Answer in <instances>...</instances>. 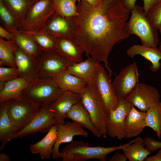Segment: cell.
Wrapping results in <instances>:
<instances>
[{"instance_id":"6da1fadb","label":"cell","mask_w":161,"mask_h":161,"mask_svg":"<svg viewBox=\"0 0 161 161\" xmlns=\"http://www.w3.org/2000/svg\"><path fill=\"white\" fill-rule=\"evenodd\" d=\"M78 15L74 17L77 32L73 41L89 55L100 62L112 75L108 61L114 46L129 36L124 25L130 13L123 6L121 0H102L93 7L85 0L77 4Z\"/></svg>"},{"instance_id":"7a4b0ae2","label":"cell","mask_w":161,"mask_h":161,"mask_svg":"<svg viewBox=\"0 0 161 161\" xmlns=\"http://www.w3.org/2000/svg\"><path fill=\"white\" fill-rule=\"evenodd\" d=\"M135 140L134 139L127 143L108 147H91L89 143L82 140H73L62 149L60 157L62 158L63 161H85L92 159L106 161L109 153L118 150L125 149Z\"/></svg>"},{"instance_id":"3957f363","label":"cell","mask_w":161,"mask_h":161,"mask_svg":"<svg viewBox=\"0 0 161 161\" xmlns=\"http://www.w3.org/2000/svg\"><path fill=\"white\" fill-rule=\"evenodd\" d=\"M130 13L129 20L124 25L126 32L129 35L137 36L140 39L142 45L145 46L157 47V30L150 24L143 7L136 5Z\"/></svg>"},{"instance_id":"277c9868","label":"cell","mask_w":161,"mask_h":161,"mask_svg":"<svg viewBox=\"0 0 161 161\" xmlns=\"http://www.w3.org/2000/svg\"><path fill=\"white\" fill-rule=\"evenodd\" d=\"M55 12L52 0H39L34 2L22 20L18 30L22 32L42 31Z\"/></svg>"},{"instance_id":"5b68a950","label":"cell","mask_w":161,"mask_h":161,"mask_svg":"<svg viewBox=\"0 0 161 161\" xmlns=\"http://www.w3.org/2000/svg\"><path fill=\"white\" fill-rule=\"evenodd\" d=\"M64 92L52 78H38L23 92L21 95L38 104L41 108L48 106Z\"/></svg>"},{"instance_id":"8992f818","label":"cell","mask_w":161,"mask_h":161,"mask_svg":"<svg viewBox=\"0 0 161 161\" xmlns=\"http://www.w3.org/2000/svg\"><path fill=\"white\" fill-rule=\"evenodd\" d=\"M81 102L88 112L92 121L100 134L106 138L107 114L103 102L95 85H87L80 94Z\"/></svg>"},{"instance_id":"52a82bcc","label":"cell","mask_w":161,"mask_h":161,"mask_svg":"<svg viewBox=\"0 0 161 161\" xmlns=\"http://www.w3.org/2000/svg\"><path fill=\"white\" fill-rule=\"evenodd\" d=\"M40 109L38 104L22 95L9 100L7 112L17 133L31 122Z\"/></svg>"},{"instance_id":"ba28073f","label":"cell","mask_w":161,"mask_h":161,"mask_svg":"<svg viewBox=\"0 0 161 161\" xmlns=\"http://www.w3.org/2000/svg\"><path fill=\"white\" fill-rule=\"evenodd\" d=\"M35 60L38 77L40 78H52L59 72L66 70L74 64L56 52L42 51Z\"/></svg>"},{"instance_id":"9c48e42d","label":"cell","mask_w":161,"mask_h":161,"mask_svg":"<svg viewBox=\"0 0 161 161\" xmlns=\"http://www.w3.org/2000/svg\"><path fill=\"white\" fill-rule=\"evenodd\" d=\"M133 105L126 99L119 100L118 105L114 110L110 109L106 123V133L111 137L121 140L127 138L125 132L126 118Z\"/></svg>"},{"instance_id":"30bf717a","label":"cell","mask_w":161,"mask_h":161,"mask_svg":"<svg viewBox=\"0 0 161 161\" xmlns=\"http://www.w3.org/2000/svg\"><path fill=\"white\" fill-rule=\"evenodd\" d=\"M140 75L135 62L122 69L112 82V86L119 100L126 99L139 82Z\"/></svg>"},{"instance_id":"8fae6325","label":"cell","mask_w":161,"mask_h":161,"mask_svg":"<svg viewBox=\"0 0 161 161\" xmlns=\"http://www.w3.org/2000/svg\"><path fill=\"white\" fill-rule=\"evenodd\" d=\"M60 123L55 113L48 106L40 108L31 121L24 128L16 133L12 140L21 138L37 132H47L54 125Z\"/></svg>"},{"instance_id":"7c38bea8","label":"cell","mask_w":161,"mask_h":161,"mask_svg":"<svg viewBox=\"0 0 161 161\" xmlns=\"http://www.w3.org/2000/svg\"><path fill=\"white\" fill-rule=\"evenodd\" d=\"M55 38L73 40L77 32L74 17H64L56 12L49 18L42 30Z\"/></svg>"},{"instance_id":"4fadbf2b","label":"cell","mask_w":161,"mask_h":161,"mask_svg":"<svg viewBox=\"0 0 161 161\" xmlns=\"http://www.w3.org/2000/svg\"><path fill=\"white\" fill-rule=\"evenodd\" d=\"M160 97L156 88L139 82L126 99L140 111L146 112L160 101Z\"/></svg>"},{"instance_id":"5bb4252c","label":"cell","mask_w":161,"mask_h":161,"mask_svg":"<svg viewBox=\"0 0 161 161\" xmlns=\"http://www.w3.org/2000/svg\"><path fill=\"white\" fill-rule=\"evenodd\" d=\"M110 77L101 65L95 85L103 102L107 115L110 110L115 109L119 103L112 89Z\"/></svg>"},{"instance_id":"9a60e30c","label":"cell","mask_w":161,"mask_h":161,"mask_svg":"<svg viewBox=\"0 0 161 161\" xmlns=\"http://www.w3.org/2000/svg\"><path fill=\"white\" fill-rule=\"evenodd\" d=\"M58 137L53 147L52 157L53 159L60 157L59 151L60 145L62 143H69L73 141L75 136H81L85 137L88 136V132L85 130L81 126L73 122L65 121V123L56 124Z\"/></svg>"},{"instance_id":"2e32d148","label":"cell","mask_w":161,"mask_h":161,"mask_svg":"<svg viewBox=\"0 0 161 161\" xmlns=\"http://www.w3.org/2000/svg\"><path fill=\"white\" fill-rule=\"evenodd\" d=\"M101 65L92 57H89L81 62L74 63L66 70L70 73L83 80L87 85L93 86L95 85Z\"/></svg>"},{"instance_id":"e0dca14e","label":"cell","mask_w":161,"mask_h":161,"mask_svg":"<svg viewBox=\"0 0 161 161\" xmlns=\"http://www.w3.org/2000/svg\"><path fill=\"white\" fill-rule=\"evenodd\" d=\"M14 54L19 77L31 83L37 79V68L35 60L18 47Z\"/></svg>"},{"instance_id":"ac0fdd59","label":"cell","mask_w":161,"mask_h":161,"mask_svg":"<svg viewBox=\"0 0 161 161\" xmlns=\"http://www.w3.org/2000/svg\"><path fill=\"white\" fill-rule=\"evenodd\" d=\"M80 101V94L70 91H65L50 104L48 108L55 113L59 123L64 124L67 113L73 106Z\"/></svg>"},{"instance_id":"d6986e66","label":"cell","mask_w":161,"mask_h":161,"mask_svg":"<svg viewBox=\"0 0 161 161\" xmlns=\"http://www.w3.org/2000/svg\"><path fill=\"white\" fill-rule=\"evenodd\" d=\"M126 53L131 58H134L137 55H140L151 62L152 65L150 67L154 72L158 71L160 69L161 64V50L158 47H147L143 45L135 44L128 49Z\"/></svg>"},{"instance_id":"ffe728a7","label":"cell","mask_w":161,"mask_h":161,"mask_svg":"<svg viewBox=\"0 0 161 161\" xmlns=\"http://www.w3.org/2000/svg\"><path fill=\"white\" fill-rule=\"evenodd\" d=\"M56 52L74 63L84 61L82 57L83 50L73 40L63 38H57Z\"/></svg>"},{"instance_id":"44dd1931","label":"cell","mask_w":161,"mask_h":161,"mask_svg":"<svg viewBox=\"0 0 161 161\" xmlns=\"http://www.w3.org/2000/svg\"><path fill=\"white\" fill-rule=\"evenodd\" d=\"M146 113L145 112L137 110L133 106L125 120V130L127 138L137 137L146 127Z\"/></svg>"},{"instance_id":"7402d4cb","label":"cell","mask_w":161,"mask_h":161,"mask_svg":"<svg viewBox=\"0 0 161 161\" xmlns=\"http://www.w3.org/2000/svg\"><path fill=\"white\" fill-rule=\"evenodd\" d=\"M58 137L57 125L53 126L46 136L38 142L30 145V149L31 153L39 154L42 160L49 159Z\"/></svg>"},{"instance_id":"603a6c76","label":"cell","mask_w":161,"mask_h":161,"mask_svg":"<svg viewBox=\"0 0 161 161\" xmlns=\"http://www.w3.org/2000/svg\"><path fill=\"white\" fill-rule=\"evenodd\" d=\"M69 118L82 127L89 130L95 136L99 138L101 135L92 123L90 115L80 101L73 106L67 113Z\"/></svg>"},{"instance_id":"cb8c5ba5","label":"cell","mask_w":161,"mask_h":161,"mask_svg":"<svg viewBox=\"0 0 161 161\" xmlns=\"http://www.w3.org/2000/svg\"><path fill=\"white\" fill-rule=\"evenodd\" d=\"M9 100L0 102V150L4 148L17 133L7 112Z\"/></svg>"},{"instance_id":"d4e9b609","label":"cell","mask_w":161,"mask_h":161,"mask_svg":"<svg viewBox=\"0 0 161 161\" xmlns=\"http://www.w3.org/2000/svg\"><path fill=\"white\" fill-rule=\"evenodd\" d=\"M52 78L64 92L70 91L80 94L87 86L83 80L66 70L59 72Z\"/></svg>"},{"instance_id":"484cf974","label":"cell","mask_w":161,"mask_h":161,"mask_svg":"<svg viewBox=\"0 0 161 161\" xmlns=\"http://www.w3.org/2000/svg\"><path fill=\"white\" fill-rule=\"evenodd\" d=\"M31 83L19 77L6 82L4 88L0 91V102L20 97Z\"/></svg>"},{"instance_id":"4316f807","label":"cell","mask_w":161,"mask_h":161,"mask_svg":"<svg viewBox=\"0 0 161 161\" xmlns=\"http://www.w3.org/2000/svg\"><path fill=\"white\" fill-rule=\"evenodd\" d=\"M13 16L18 29L27 12L34 2V0H1Z\"/></svg>"},{"instance_id":"83f0119b","label":"cell","mask_w":161,"mask_h":161,"mask_svg":"<svg viewBox=\"0 0 161 161\" xmlns=\"http://www.w3.org/2000/svg\"><path fill=\"white\" fill-rule=\"evenodd\" d=\"M14 41L18 47L34 59L42 51L26 33L18 31L14 34Z\"/></svg>"},{"instance_id":"f1b7e54d","label":"cell","mask_w":161,"mask_h":161,"mask_svg":"<svg viewBox=\"0 0 161 161\" xmlns=\"http://www.w3.org/2000/svg\"><path fill=\"white\" fill-rule=\"evenodd\" d=\"M17 47L14 41H8L0 37V67H16L14 52Z\"/></svg>"},{"instance_id":"f546056e","label":"cell","mask_w":161,"mask_h":161,"mask_svg":"<svg viewBox=\"0 0 161 161\" xmlns=\"http://www.w3.org/2000/svg\"><path fill=\"white\" fill-rule=\"evenodd\" d=\"M144 140L139 137L126 149L123 154L129 161H144L151 153L144 147Z\"/></svg>"},{"instance_id":"4dcf8cb0","label":"cell","mask_w":161,"mask_h":161,"mask_svg":"<svg viewBox=\"0 0 161 161\" xmlns=\"http://www.w3.org/2000/svg\"><path fill=\"white\" fill-rule=\"evenodd\" d=\"M23 32L26 33L31 37L41 51L56 52V38L42 31L35 32Z\"/></svg>"},{"instance_id":"1f68e13d","label":"cell","mask_w":161,"mask_h":161,"mask_svg":"<svg viewBox=\"0 0 161 161\" xmlns=\"http://www.w3.org/2000/svg\"><path fill=\"white\" fill-rule=\"evenodd\" d=\"M146 113V126L153 129L160 139L161 137V102H158Z\"/></svg>"},{"instance_id":"d6a6232c","label":"cell","mask_w":161,"mask_h":161,"mask_svg":"<svg viewBox=\"0 0 161 161\" xmlns=\"http://www.w3.org/2000/svg\"><path fill=\"white\" fill-rule=\"evenodd\" d=\"M56 12L64 17H74L78 14L76 3L78 0H52Z\"/></svg>"},{"instance_id":"836d02e7","label":"cell","mask_w":161,"mask_h":161,"mask_svg":"<svg viewBox=\"0 0 161 161\" xmlns=\"http://www.w3.org/2000/svg\"><path fill=\"white\" fill-rule=\"evenodd\" d=\"M0 25L9 32L14 34L18 31L13 16L1 0H0Z\"/></svg>"},{"instance_id":"e575fe53","label":"cell","mask_w":161,"mask_h":161,"mask_svg":"<svg viewBox=\"0 0 161 161\" xmlns=\"http://www.w3.org/2000/svg\"><path fill=\"white\" fill-rule=\"evenodd\" d=\"M147 17L151 25L157 30L161 24V1L149 11Z\"/></svg>"},{"instance_id":"d590c367","label":"cell","mask_w":161,"mask_h":161,"mask_svg":"<svg viewBox=\"0 0 161 161\" xmlns=\"http://www.w3.org/2000/svg\"><path fill=\"white\" fill-rule=\"evenodd\" d=\"M19 77V73L16 67H0V81L6 82Z\"/></svg>"},{"instance_id":"8d00e7d4","label":"cell","mask_w":161,"mask_h":161,"mask_svg":"<svg viewBox=\"0 0 161 161\" xmlns=\"http://www.w3.org/2000/svg\"><path fill=\"white\" fill-rule=\"evenodd\" d=\"M144 140L145 148L151 153L161 148V142L149 137H145Z\"/></svg>"},{"instance_id":"74e56055","label":"cell","mask_w":161,"mask_h":161,"mask_svg":"<svg viewBox=\"0 0 161 161\" xmlns=\"http://www.w3.org/2000/svg\"><path fill=\"white\" fill-rule=\"evenodd\" d=\"M161 0H143V8L145 13L147 16L149 11Z\"/></svg>"},{"instance_id":"f35d334b","label":"cell","mask_w":161,"mask_h":161,"mask_svg":"<svg viewBox=\"0 0 161 161\" xmlns=\"http://www.w3.org/2000/svg\"><path fill=\"white\" fill-rule=\"evenodd\" d=\"M0 36L8 41H14V34L9 32L1 25L0 26Z\"/></svg>"},{"instance_id":"ab89813d","label":"cell","mask_w":161,"mask_h":161,"mask_svg":"<svg viewBox=\"0 0 161 161\" xmlns=\"http://www.w3.org/2000/svg\"><path fill=\"white\" fill-rule=\"evenodd\" d=\"M122 4L124 8L130 12L136 5L137 0H121Z\"/></svg>"},{"instance_id":"60d3db41","label":"cell","mask_w":161,"mask_h":161,"mask_svg":"<svg viewBox=\"0 0 161 161\" xmlns=\"http://www.w3.org/2000/svg\"><path fill=\"white\" fill-rule=\"evenodd\" d=\"M127 159L125 155L123 153L117 152L109 160V161H126Z\"/></svg>"},{"instance_id":"b9f144b4","label":"cell","mask_w":161,"mask_h":161,"mask_svg":"<svg viewBox=\"0 0 161 161\" xmlns=\"http://www.w3.org/2000/svg\"><path fill=\"white\" fill-rule=\"evenodd\" d=\"M145 161H161V148L157 154L152 156L147 157L145 160Z\"/></svg>"},{"instance_id":"7bdbcfd3","label":"cell","mask_w":161,"mask_h":161,"mask_svg":"<svg viewBox=\"0 0 161 161\" xmlns=\"http://www.w3.org/2000/svg\"><path fill=\"white\" fill-rule=\"evenodd\" d=\"M94 7L99 6L101 4L102 0H85Z\"/></svg>"},{"instance_id":"ee69618b","label":"cell","mask_w":161,"mask_h":161,"mask_svg":"<svg viewBox=\"0 0 161 161\" xmlns=\"http://www.w3.org/2000/svg\"><path fill=\"white\" fill-rule=\"evenodd\" d=\"M10 158L9 156L4 153L0 154V161H10Z\"/></svg>"},{"instance_id":"f6af8a7d","label":"cell","mask_w":161,"mask_h":161,"mask_svg":"<svg viewBox=\"0 0 161 161\" xmlns=\"http://www.w3.org/2000/svg\"><path fill=\"white\" fill-rule=\"evenodd\" d=\"M157 30H159L160 32L161 35V24L158 27ZM161 50V40L160 43V45L159 48Z\"/></svg>"},{"instance_id":"bcb514c9","label":"cell","mask_w":161,"mask_h":161,"mask_svg":"<svg viewBox=\"0 0 161 161\" xmlns=\"http://www.w3.org/2000/svg\"><path fill=\"white\" fill-rule=\"evenodd\" d=\"M39 0H34V2L36 1Z\"/></svg>"},{"instance_id":"7dc6e473","label":"cell","mask_w":161,"mask_h":161,"mask_svg":"<svg viewBox=\"0 0 161 161\" xmlns=\"http://www.w3.org/2000/svg\"><path fill=\"white\" fill-rule=\"evenodd\" d=\"M80 0H78V2H79L80 1Z\"/></svg>"}]
</instances>
